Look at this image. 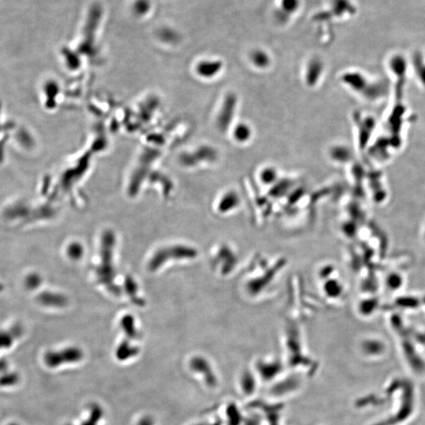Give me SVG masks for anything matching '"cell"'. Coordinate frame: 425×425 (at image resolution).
I'll list each match as a JSON object with an SVG mask.
<instances>
[{
  "instance_id": "9",
  "label": "cell",
  "mask_w": 425,
  "mask_h": 425,
  "mask_svg": "<svg viewBox=\"0 0 425 425\" xmlns=\"http://www.w3.org/2000/svg\"><path fill=\"white\" fill-rule=\"evenodd\" d=\"M135 354H137V351L135 348L130 347L129 344H122L119 347L117 351V357L120 359H126Z\"/></svg>"
},
{
  "instance_id": "13",
  "label": "cell",
  "mask_w": 425,
  "mask_h": 425,
  "mask_svg": "<svg viewBox=\"0 0 425 425\" xmlns=\"http://www.w3.org/2000/svg\"><path fill=\"white\" fill-rule=\"evenodd\" d=\"M298 6V0H282V7L284 11L294 12L297 9Z\"/></svg>"
},
{
  "instance_id": "15",
  "label": "cell",
  "mask_w": 425,
  "mask_h": 425,
  "mask_svg": "<svg viewBox=\"0 0 425 425\" xmlns=\"http://www.w3.org/2000/svg\"><path fill=\"white\" fill-rule=\"evenodd\" d=\"M9 425H18V424H17V423H11V424H9Z\"/></svg>"
},
{
  "instance_id": "4",
  "label": "cell",
  "mask_w": 425,
  "mask_h": 425,
  "mask_svg": "<svg viewBox=\"0 0 425 425\" xmlns=\"http://www.w3.org/2000/svg\"><path fill=\"white\" fill-rule=\"evenodd\" d=\"M38 302L40 304L49 307H56L61 308L67 304V299L62 294H57V293L46 292L42 293L37 298Z\"/></svg>"
},
{
  "instance_id": "12",
  "label": "cell",
  "mask_w": 425,
  "mask_h": 425,
  "mask_svg": "<svg viewBox=\"0 0 425 425\" xmlns=\"http://www.w3.org/2000/svg\"><path fill=\"white\" fill-rule=\"evenodd\" d=\"M250 131L245 125L239 126L235 132V137L239 140H245L249 137Z\"/></svg>"
},
{
  "instance_id": "11",
  "label": "cell",
  "mask_w": 425,
  "mask_h": 425,
  "mask_svg": "<svg viewBox=\"0 0 425 425\" xmlns=\"http://www.w3.org/2000/svg\"><path fill=\"white\" fill-rule=\"evenodd\" d=\"M19 379L18 375L15 373L10 374V375H4L2 378H0V385L3 386H8V385H14L18 382Z\"/></svg>"
},
{
  "instance_id": "10",
  "label": "cell",
  "mask_w": 425,
  "mask_h": 425,
  "mask_svg": "<svg viewBox=\"0 0 425 425\" xmlns=\"http://www.w3.org/2000/svg\"><path fill=\"white\" fill-rule=\"evenodd\" d=\"M83 247L79 243H72L68 247V254L73 259H79L83 255Z\"/></svg>"
},
{
  "instance_id": "3",
  "label": "cell",
  "mask_w": 425,
  "mask_h": 425,
  "mask_svg": "<svg viewBox=\"0 0 425 425\" xmlns=\"http://www.w3.org/2000/svg\"><path fill=\"white\" fill-rule=\"evenodd\" d=\"M83 352L76 347H69L61 351H51L45 354V363L49 367H57L64 363H72L80 361Z\"/></svg>"
},
{
  "instance_id": "2",
  "label": "cell",
  "mask_w": 425,
  "mask_h": 425,
  "mask_svg": "<svg viewBox=\"0 0 425 425\" xmlns=\"http://www.w3.org/2000/svg\"><path fill=\"white\" fill-rule=\"evenodd\" d=\"M195 256V251L191 248L184 246H170L161 248L156 252L149 262L151 271L158 270L161 266L172 259H190Z\"/></svg>"
},
{
  "instance_id": "8",
  "label": "cell",
  "mask_w": 425,
  "mask_h": 425,
  "mask_svg": "<svg viewBox=\"0 0 425 425\" xmlns=\"http://www.w3.org/2000/svg\"><path fill=\"white\" fill-rule=\"evenodd\" d=\"M121 327L128 335L135 338L137 335V330L135 329L134 321L131 316H126L121 320Z\"/></svg>"
},
{
  "instance_id": "1",
  "label": "cell",
  "mask_w": 425,
  "mask_h": 425,
  "mask_svg": "<svg viewBox=\"0 0 425 425\" xmlns=\"http://www.w3.org/2000/svg\"><path fill=\"white\" fill-rule=\"evenodd\" d=\"M115 243L114 234L106 232L103 235L101 247V263L96 269V275L100 283L113 294H119L120 289L114 284V269L113 266V246Z\"/></svg>"
},
{
  "instance_id": "7",
  "label": "cell",
  "mask_w": 425,
  "mask_h": 425,
  "mask_svg": "<svg viewBox=\"0 0 425 425\" xmlns=\"http://www.w3.org/2000/svg\"><path fill=\"white\" fill-rule=\"evenodd\" d=\"M42 283L41 276L37 273H30L26 276L25 280V285L28 290H34L37 288Z\"/></svg>"
},
{
  "instance_id": "5",
  "label": "cell",
  "mask_w": 425,
  "mask_h": 425,
  "mask_svg": "<svg viewBox=\"0 0 425 425\" xmlns=\"http://www.w3.org/2000/svg\"><path fill=\"white\" fill-rule=\"evenodd\" d=\"M13 330H0V348H9L12 346L16 335H13Z\"/></svg>"
},
{
  "instance_id": "6",
  "label": "cell",
  "mask_w": 425,
  "mask_h": 425,
  "mask_svg": "<svg viewBox=\"0 0 425 425\" xmlns=\"http://www.w3.org/2000/svg\"><path fill=\"white\" fill-rule=\"evenodd\" d=\"M151 8V2L150 0H136L133 4V11L135 14L138 16H143L147 14Z\"/></svg>"
},
{
  "instance_id": "14",
  "label": "cell",
  "mask_w": 425,
  "mask_h": 425,
  "mask_svg": "<svg viewBox=\"0 0 425 425\" xmlns=\"http://www.w3.org/2000/svg\"><path fill=\"white\" fill-rule=\"evenodd\" d=\"M7 367V362L4 361H0V372L5 370Z\"/></svg>"
}]
</instances>
